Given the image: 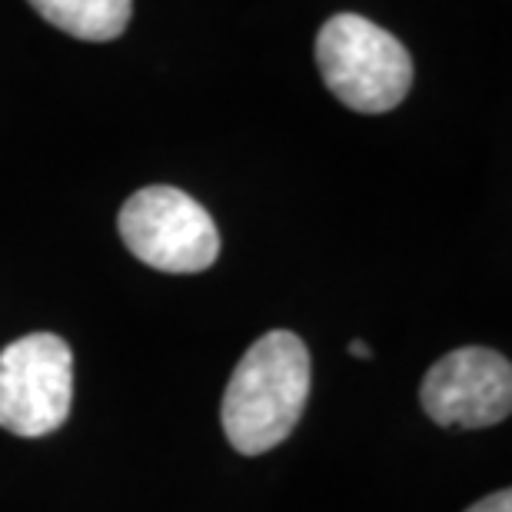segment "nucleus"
Instances as JSON below:
<instances>
[{
	"label": "nucleus",
	"instance_id": "obj_2",
	"mask_svg": "<svg viewBox=\"0 0 512 512\" xmlns=\"http://www.w3.org/2000/svg\"><path fill=\"white\" fill-rule=\"evenodd\" d=\"M316 64L330 94L356 114H389L413 87L403 40L360 14H336L316 37Z\"/></svg>",
	"mask_w": 512,
	"mask_h": 512
},
{
	"label": "nucleus",
	"instance_id": "obj_6",
	"mask_svg": "<svg viewBox=\"0 0 512 512\" xmlns=\"http://www.w3.org/2000/svg\"><path fill=\"white\" fill-rule=\"evenodd\" d=\"M30 7L50 27L90 44L117 40L133 14V0H30Z\"/></svg>",
	"mask_w": 512,
	"mask_h": 512
},
{
	"label": "nucleus",
	"instance_id": "obj_4",
	"mask_svg": "<svg viewBox=\"0 0 512 512\" xmlns=\"http://www.w3.org/2000/svg\"><path fill=\"white\" fill-rule=\"evenodd\" d=\"M120 237L140 263L160 273H203L220 256L207 210L177 187H143L120 207Z\"/></svg>",
	"mask_w": 512,
	"mask_h": 512
},
{
	"label": "nucleus",
	"instance_id": "obj_1",
	"mask_svg": "<svg viewBox=\"0 0 512 512\" xmlns=\"http://www.w3.org/2000/svg\"><path fill=\"white\" fill-rule=\"evenodd\" d=\"M310 350L296 333L260 336L233 370L223 393V433L243 456L270 453L300 423L310 399Z\"/></svg>",
	"mask_w": 512,
	"mask_h": 512
},
{
	"label": "nucleus",
	"instance_id": "obj_5",
	"mask_svg": "<svg viewBox=\"0 0 512 512\" xmlns=\"http://www.w3.org/2000/svg\"><path fill=\"white\" fill-rule=\"evenodd\" d=\"M419 406L436 426L483 429L503 423L512 409V366L486 346H463L429 366Z\"/></svg>",
	"mask_w": 512,
	"mask_h": 512
},
{
	"label": "nucleus",
	"instance_id": "obj_3",
	"mask_svg": "<svg viewBox=\"0 0 512 512\" xmlns=\"http://www.w3.org/2000/svg\"><path fill=\"white\" fill-rule=\"evenodd\" d=\"M74 406V353L57 333H27L0 350V426L37 439L57 433Z\"/></svg>",
	"mask_w": 512,
	"mask_h": 512
},
{
	"label": "nucleus",
	"instance_id": "obj_8",
	"mask_svg": "<svg viewBox=\"0 0 512 512\" xmlns=\"http://www.w3.org/2000/svg\"><path fill=\"white\" fill-rule=\"evenodd\" d=\"M350 353L356 356V360H370V356H373L370 343H363V340H353V343H350Z\"/></svg>",
	"mask_w": 512,
	"mask_h": 512
},
{
	"label": "nucleus",
	"instance_id": "obj_7",
	"mask_svg": "<svg viewBox=\"0 0 512 512\" xmlns=\"http://www.w3.org/2000/svg\"><path fill=\"white\" fill-rule=\"evenodd\" d=\"M466 512H512V493L509 489H499V493L479 499V503L469 506Z\"/></svg>",
	"mask_w": 512,
	"mask_h": 512
}]
</instances>
